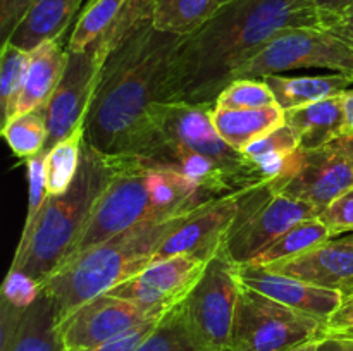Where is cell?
I'll return each mask as SVG.
<instances>
[{"mask_svg": "<svg viewBox=\"0 0 353 351\" xmlns=\"http://www.w3.org/2000/svg\"><path fill=\"white\" fill-rule=\"evenodd\" d=\"M240 291L238 265L223 248L207 262L203 274L183 299L193 329L212 351L230 350Z\"/></svg>", "mask_w": 353, "mask_h": 351, "instance_id": "obj_10", "label": "cell"}, {"mask_svg": "<svg viewBox=\"0 0 353 351\" xmlns=\"http://www.w3.org/2000/svg\"><path fill=\"white\" fill-rule=\"evenodd\" d=\"M340 141L345 145V147H347V150L353 155V134H345L343 138H340Z\"/></svg>", "mask_w": 353, "mask_h": 351, "instance_id": "obj_43", "label": "cell"}, {"mask_svg": "<svg viewBox=\"0 0 353 351\" xmlns=\"http://www.w3.org/2000/svg\"><path fill=\"white\" fill-rule=\"evenodd\" d=\"M103 62L93 45L83 52H68L64 74L47 105L48 138L43 153L86 123Z\"/></svg>", "mask_w": 353, "mask_h": 351, "instance_id": "obj_11", "label": "cell"}, {"mask_svg": "<svg viewBox=\"0 0 353 351\" xmlns=\"http://www.w3.org/2000/svg\"><path fill=\"white\" fill-rule=\"evenodd\" d=\"M68 50L62 48L61 40H48L30 50V61L24 74L23 92L17 102V114L47 107L64 74Z\"/></svg>", "mask_w": 353, "mask_h": 351, "instance_id": "obj_22", "label": "cell"}, {"mask_svg": "<svg viewBox=\"0 0 353 351\" xmlns=\"http://www.w3.org/2000/svg\"><path fill=\"white\" fill-rule=\"evenodd\" d=\"M295 351H319V339L309 341V343L302 344V346L296 348Z\"/></svg>", "mask_w": 353, "mask_h": 351, "instance_id": "obj_42", "label": "cell"}, {"mask_svg": "<svg viewBox=\"0 0 353 351\" xmlns=\"http://www.w3.org/2000/svg\"><path fill=\"white\" fill-rule=\"evenodd\" d=\"M310 2L319 10L326 28L353 6V0H310Z\"/></svg>", "mask_w": 353, "mask_h": 351, "instance_id": "obj_38", "label": "cell"}, {"mask_svg": "<svg viewBox=\"0 0 353 351\" xmlns=\"http://www.w3.org/2000/svg\"><path fill=\"white\" fill-rule=\"evenodd\" d=\"M137 351H212L193 329L183 299L162 315Z\"/></svg>", "mask_w": 353, "mask_h": 351, "instance_id": "obj_26", "label": "cell"}, {"mask_svg": "<svg viewBox=\"0 0 353 351\" xmlns=\"http://www.w3.org/2000/svg\"><path fill=\"white\" fill-rule=\"evenodd\" d=\"M131 157H140L148 164L179 172L214 196H224L247 189L241 188L240 182L212 158L172 141L148 140L141 143L131 153Z\"/></svg>", "mask_w": 353, "mask_h": 351, "instance_id": "obj_20", "label": "cell"}, {"mask_svg": "<svg viewBox=\"0 0 353 351\" xmlns=\"http://www.w3.org/2000/svg\"><path fill=\"white\" fill-rule=\"evenodd\" d=\"M285 124L295 131L302 150H314L338 141L347 134L345 93L285 110Z\"/></svg>", "mask_w": 353, "mask_h": 351, "instance_id": "obj_21", "label": "cell"}, {"mask_svg": "<svg viewBox=\"0 0 353 351\" xmlns=\"http://www.w3.org/2000/svg\"><path fill=\"white\" fill-rule=\"evenodd\" d=\"M268 267L319 288L338 291L348 298L353 295V234L331 237L299 257Z\"/></svg>", "mask_w": 353, "mask_h": 351, "instance_id": "obj_19", "label": "cell"}, {"mask_svg": "<svg viewBox=\"0 0 353 351\" xmlns=\"http://www.w3.org/2000/svg\"><path fill=\"white\" fill-rule=\"evenodd\" d=\"M319 217L309 203L278 191L272 182L248 188L241 195L224 250L236 265H247L295 224Z\"/></svg>", "mask_w": 353, "mask_h": 351, "instance_id": "obj_9", "label": "cell"}, {"mask_svg": "<svg viewBox=\"0 0 353 351\" xmlns=\"http://www.w3.org/2000/svg\"><path fill=\"white\" fill-rule=\"evenodd\" d=\"M34 0H0V36L6 43Z\"/></svg>", "mask_w": 353, "mask_h": 351, "instance_id": "obj_36", "label": "cell"}, {"mask_svg": "<svg viewBox=\"0 0 353 351\" xmlns=\"http://www.w3.org/2000/svg\"><path fill=\"white\" fill-rule=\"evenodd\" d=\"M278 105L272 89L264 79H234L217 96L216 109H264Z\"/></svg>", "mask_w": 353, "mask_h": 351, "instance_id": "obj_32", "label": "cell"}, {"mask_svg": "<svg viewBox=\"0 0 353 351\" xmlns=\"http://www.w3.org/2000/svg\"><path fill=\"white\" fill-rule=\"evenodd\" d=\"M295 69H330L353 78V45L330 28H288L248 57L231 81L264 79Z\"/></svg>", "mask_w": 353, "mask_h": 351, "instance_id": "obj_7", "label": "cell"}, {"mask_svg": "<svg viewBox=\"0 0 353 351\" xmlns=\"http://www.w3.org/2000/svg\"><path fill=\"white\" fill-rule=\"evenodd\" d=\"M345 112H347V134H353V88L345 93Z\"/></svg>", "mask_w": 353, "mask_h": 351, "instance_id": "obj_41", "label": "cell"}, {"mask_svg": "<svg viewBox=\"0 0 353 351\" xmlns=\"http://www.w3.org/2000/svg\"><path fill=\"white\" fill-rule=\"evenodd\" d=\"M326 330L323 320L241 284L228 351H295Z\"/></svg>", "mask_w": 353, "mask_h": 351, "instance_id": "obj_8", "label": "cell"}, {"mask_svg": "<svg viewBox=\"0 0 353 351\" xmlns=\"http://www.w3.org/2000/svg\"><path fill=\"white\" fill-rule=\"evenodd\" d=\"M193 212L138 224L62 265L41 284L52 298L59 323L86 301L147 268L159 248Z\"/></svg>", "mask_w": 353, "mask_h": 351, "instance_id": "obj_5", "label": "cell"}, {"mask_svg": "<svg viewBox=\"0 0 353 351\" xmlns=\"http://www.w3.org/2000/svg\"><path fill=\"white\" fill-rule=\"evenodd\" d=\"M161 319L162 315L155 317V319L148 320V322L145 323H140V326L134 327V329L128 330V332L123 334V336L109 341V343L100 344V346L92 348V350H85V351H137L138 348L143 344V341L150 336V332L155 329V326H157Z\"/></svg>", "mask_w": 353, "mask_h": 351, "instance_id": "obj_35", "label": "cell"}, {"mask_svg": "<svg viewBox=\"0 0 353 351\" xmlns=\"http://www.w3.org/2000/svg\"><path fill=\"white\" fill-rule=\"evenodd\" d=\"M0 351H68L54 303L41 286L24 305L2 296Z\"/></svg>", "mask_w": 353, "mask_h": 351, "instance_id": "obj_17", "label": "cell"}, {"mask_svg": "<svg viewBox=\"0 0 353 351\" xmlns=\"http://www.w3.org/2000/svg\"><path fill=\"white\" fill-rule=\"evenodd\" d=\"M319 351H353V334L326 330L319 337Z\"/></svg>", "mask_w": 353, "mask_h": 351, "instance_id": "obj_39", "label": "cell"}, {"mask_svg": "<svg viewBox=\"0 0 353 351\" xmlns=\"http://www.w3.org/2000/svg\"><path fill=\"white\" fill-rule=\"evenodd\" d=\"M205 267L207 260L192 255L165 258L150 264L140 274L107 291V295L128 299L147 310L165 312L185 299Z\"/></svg>", "mask_w": 353, "mask_h": 351, "instance_id": "obj_14", "label": "cell"}, {"mask_svg": "<svg viewBox=\"0 0 353 351\" xmlns=\"http://www.w3.org/2000/svg\"><path fill=\"white\" fill-rule=\"evenodd\" d=\"M327 28L333 30L334 33L340 34V36H343L345 40H348L353 45V6L350 9L345 10L340 17H336Z\"/></svg>", "mask_w": 353, "mask_h": 351, "instance_id": "obj_40", "label": "cell"}, {"mask_svg": "<svg viewBox=\"0 0 353 351\" xmlns=\"http://www.w3.org/2000/svg\"><path fill=\"white\" fill-rule=\"evenodd\" d=\"M83 0H34L7 41L30 52L48 40H61Z\"/></svg>", "mask_w": 353, "mask_h": 351, "instance_id": "obj_23", "label": "cell"}, {"mask_svg": "<svg viewBox=\"0 0 353 351\" xmlns=\"http://www.w3.org/2000/svg\"><path fill=\"white\" fill-rule=\"evenodd\" d=\"M264 81L272 89L276 102L283 110L296 109L319 100L343 95L353 88V78L338 72L324 76H296V78L272 74L264 78Z\"/></svg>", "mask_w": 353, "mask_h": 351, "instance_id": "obj_25", "label": "cell"}, {"mask_svg": "<svg viewBox=\"0 0 353 351\" xmlns=\"http://www.w3.org/2000/svg\"><path fill=\"white\" fill-rule=\"evenodd\" d=\"M154 6L155 0H90L65 50L83 52L97 43L110 54L141 24L154 19Z\"/></svg>", "mask_w": 353, "mask_h": 351, "instance_id": "obj_16", "label": "cell"}, {"mask_svg": "<svg viewBox=\"0 0 353 351\" xmlns=\"http://www.w3.org/2000/svg\"><path fill=\"white\" fill-rule=\"evenodd\" d=\"M165 312L147 310L137 303L105 292L65 317L59 323V329L68 351H85L109 343L140 323L164 315Z\"/></svg>", "mask_w": 353, "mask_h": 351, "instance_id": "obj_12", "label": "cell"}, {"mask_svg": "<svg viewBox=\"0 0 353 351\" xmlns=\"http://www.w3.org/2000/svg\"><path fill=\"white\" fill-rule=\"evenodd\" d=\"M238 277L245 288L254 289L326 323L345 299L341 292L279 274L262 265H238Z\"/></svg>", "mask_w": 353, "mask_h": 351, "instance_id": "obj_18", "label": "cell"}, {"mask_svg": "<svg viewBox=\"0 0 353 351\" xmlns=\"http://www.w3.org/2000/svg\"><path fill=\"white\" fill-rule=\"evenodd\" d=\"M247 189L216 196L199 206L159 248L154 262L178 255H192L209 262L217 251L224 248V241L236 217L240 198Z\"/></svg>", "mask_w": 353, "mask_h": 351, "instance_id": "obj_15", "label": "cell"}, {"mask_svg": "<svg viewBox=\"0 0 353 351\" xmlns=\"http://www.w3.org/2000/svg\"><path fill=\"white\" fill-rule=\"evenodd\" d=\"M28 167V184H30V196H28V213L24 219L23 234H21L19 244L16 248V255L26 248L28 241H30L31 234H33L34 226H37L40 213L43 210L45 203H47L48 188H47V174H45V153L37 155V157L26 160Z\"/></svg>", "mask_w": 353, "mask_h": 351, "instance_id": "obj_33", "label": "cell"}, {"mask_svg": "<svg viewBox=\"0 0 353 351\" xmlns=\"http://www.w3.org/2000/svg\"><path fill=\"white\" fill-rule=\"evenodd\" d=\"M288 28H326L310 0H233L195 33L181 38L172 71L171 102L214 107L233 72Z\"/></svg>", "mask_w": 353, "mask_h": 351, "instance_id": "obj_1", "label": "cell"}, {"mask_svg": "<svg viewBox=\"0 0 353 351\" xmlns=\"http://www.w3.org/2000/svg\"><path fill=\"white\" fill-rule=\"evenodd\" d=\"M216 10V0H155L154 26L164 33L188 36Z\"/></svg>", "mask_w": 353, "mask_h": 351, "instance_id": "obj_29", "label": "cell"}, {"mask_svg": "<svg viewBox=\"0 0 353 351\" xmlns=\"http://www.w3.org/2000/svg\"><path fill=\"white\" fill-rule=\"evenodd\" d=\"M327 240H331V234L319 217L305 219L290 227L286 233H283L278 240L272 241L262 253H259L247 265L268 267V265L276 264V262L290 260V258L299 257V255L326 243Z\"/></svg>", "mask_w": 353, "mask_h": 351, "instance_id": "obj_27", "label": "cell"}, {"mask_svg": "<svg viewBox=\"0 0 353 351\" xmlns=\"http://www.w3.org/2000/svg\"><path fill=\"white\" fill-rule=\"evenodd\" d=\"M181 38L141 24L100 69L86 117V143L107 155H124L143 129L155 103L171 102L172 71Z\"/></svg>", "mask_w": 353, "mask_h": 351, "instance_id": "obj_2", "label": "cell"}, {"mask_svg": "<svg viewBox=\"0 0 353 351\" xmlns=\"http://www.w3.org/2000/svg\"><path fill=\"white\" fill-rule=\"evenodd\" d=\"M353 188V155L340 140L314 150H302L293 178L279 191L323 212Z\"/></svg>", "mask_w": 353, "mask_h": 351, "instance_id": "obj_13", "label": "cell"}, {"mask_svg": "<svg viewBox=\"0 0 353 351\" xmlns=\"http://www.w3.org/2000/svg\"><path fill=\"white\" fill-rule=\"evenodd\" d=\"M319 219L330 231L331 237L353 231V188L338 196L321 212Z\"/></svg>", "mask_w": 353, "mask_h": 351, "instance_id": "obj_34", "label": "cell"}, {"mask_svg": "<svg viewBox=\"0 0 353 351\" xmlns=\"http://www.w3.org/2000/svg\"><path fill=\"white\" fill-rule=\"evenodd\" d=\"M230 2H233V0H216V6H217V9H219L221 6H224V3H230Z\"/></svg>", "mask_w": 353, "mask_h": 351, "instance_id": "obj_44", "label": "cell"}, {"mask_svg": "<svg viewBox=\"0 0 353 351\" xmlns=\"http://www.w3.org/2000/svg\"><path fill=\"white\" fill-rule=\"evenodd\" d=\"M210 109L212 107L186 102L155 103L143 129L124 155H131L148 140L172 141L212 158L240 182L241 188L264 184L243 151L234 150L219 136L210 117Z\"/></svg>", "mask_w": 353, "mask_h": 351, "instance_id": "obj_6", "label": "cell"}, {"mask_svg": "<svg viewBox=\"0 0 353 351\" xmlns=\"http://www.w3.org/2000/svg\"><path fill=\"white\" fill-rule=\"evenodd\" d=\"M210 117L219 136L238 151L285 124V110L279 105L238 110L212 107Z\"/></svg>", "mask_w": 353, "mask_h": 351, "instance_id": "obj_24", "label": "cell"}, {"mask_svg": "<svg viewBox=\"0 0 353 351\" xmlns=\"http://www.w3.org/2000/svg\"><path fill=\"white\" fill-rule=\"evenodd\" d=\"M327 330L353 334V295L345 298L340 308L333 313L327 322Z\"/></svg>", "mask_w": 353, "mask_h": 351, "instance_id": "obj_37", "label": "cell"}, {"mask_svg": "<svg viewBox=\"0 0 353 351\" xmlns=\"http://www.w3.org/2000/svg\"><path fill=\"white\" fill-rule=\"evenodd\" d=\"M117 171V155H107L85 143L72 184L48 196L26 248L12 258L9 274L40 288L68 260L100 195Z\"/></svg>", "mask_w": 353, "mask_h": 351, "instance_id": "obj_4", "label": "cell"}, {"mask_svg": "<svg viewBox=\"0 0 353 351\" xmlns=\"http://www.w3.org/2000/svg\"><path fill=\"white\" fill-rule=\"evenodd\" d=\"M210 198L216 196L179 172L140 157L117 155L116 174L100 195L65 264L138 224L193 212Z\"/></svg>", "mask_w": 353, "mask_h": 351, "instance_id": "obj_3", "label": "cell"}, {"mask_svg": "<svg viewBox=\"0 0 353 351\" xmlns=\"http://www.w3.org/2000/svg\"><path fill=\"white\" fill-rule=\"evenodd\" d=\"M2 134L17 158L30 160L43 153L48 138L47 107L14 116L3 123Z\"/></svg>", "mask_w": 353, "mask_h": 351, "instance_id": "obj_30", "label": "cell"}, {"mask_svg": "<svg viewBox=\"0 0 353 351\" xmlns=\"http://www.w3.org/2000/svg\"><path fill=\"white\" fill-rule=\"evenodd\" d=\"M86 143V126L79 124L68 138L59 141L45 153L48 195H61L74 181L81 164L83 147Z\"/></svg>", "mask_w": 353, "mask_h": 351, "instance_id": "obj_28", "label": "cell"}, {"mask_svg": "<svg viewBox=\"0 0 353 351\" xmlns=\"http://www.w3.org/2000/svg\"><path fill=\"white\" fill-rule=\"evenodd\" d=\"M28 61H30V52L16 47L10 41L2 43V50H0V105H2L3 123L16 116Z\"/></svg>", "mask_w": 353, "mask_h": 351, "instance_id": "obj_31", "label": "cell"}]
</instances>
